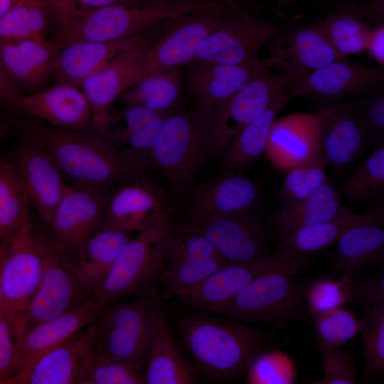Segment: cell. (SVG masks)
Here are the masks:
<instances>
[{
  "label": "cell",
  "mask_w": 384,
  "mask_h": 384,
  "mask_svg": "<svg viewBox=\"0 0 384 384\" xmlns=\"http://www.w3.org/2000/svg\"><path fill=\"white\" fill-rule=\"evenodd\" d=\"M383 79V68L370 67L343 58L295 79L285 91L291 100L302 95L340 98L373 90Z\"/></svg>",
  "instance_id": "22"
},
{
  "label": "cell",
  "mask_w": 384,
  "mask_h": 384,
  "mask_svg": "<svg viewBox=\"0 0 384 384\" xmlns=\"http://www.w3.org/2000/svg\"><path fill=\"white\" fill-rule=\"evenodd\" d=\"M159 0H69L68 10L63 18L71 13L82 12L112 5H141Z\"/></svg>",
  "instance_id": "55"
},
{
  "label": "cell",
  "mask_w": 384,
  "mask_h": 384,
  "mask_svg": "<svg viewBox=\"0 0 384 384\" xmlns=\"http://www.w3.org/2000/svg\"><path fill=\"white\" fill-rule=\"evenodd\" d=\"M316 114L297 113L276 119L265 151L278 166L289 169L307 159L315 150Z\"/></svg>",
  "instance_id": "33"
},
{
  "label": "cell",
  "mask_w": 384,
  "mask_h": 384,
  "mask_svg": "<svg viewBox=\"0 0 384 384\" xmlns=\"http://www.w3.org/2000/svg\"><path fill=\"white\" fill-rule=\"evenodd\" d=\"M321 352L324 378L316 384H355L357 364L351 354L341 346H333L316 340Z\"/></svg>",
  "instance_id": "48"
},
{
  "label": "cell",
  "mask_w": 384,
  "mask_h": 384,
  "mask_svg": "<svg viewBox=\"0 0 384 384\" xmlns=\"http://www.w3.org/2000/svg\"><path fill=\"white\" fill-rule=\"evenodd\" d=\"M169 114L157 112L140 106H125L117 113H110L105 123L95 134L114 146L122 156L143 169L148 165L149 153Z\"/></svg>",
  "instance_id": "24"
},
{
  "label": "cell",
  "mask_w": 384,
  "mask_h": 384,
  "mask_svg": "<svg viewBox=\"0 0 384 384\" xmlns=\"http://www.w3.org/2000/svg\"><path fill=\"white\" fill-rule=\"evenodd\" d=\"M48 243L36 237L31 217L8 240L1 267L3 310L14 329L16 346L42 278Z\"/></svg>",
  "instance_id": "6"
},
{
  "label": "cell",
  "mask_w": 384,
  "mask_h": 384,
  "mask_svg": "<svg viewBox=\"0 0 384 384\" xmlns=\"http://www.w3.org/2000/svg\"><path fill=\"white\" fill-rule=\"evenodd\" d=\"M334 8L350 12L370 28L384 23V0H373L366 3L354 1Z\"/></svg>",
  "instance_id": "53"
},
{
  "label": "cell",
  "mask_w": 384,
  "mask_h": 384,
  "mask_svg": "<svg viewBox=\"0 0 384 384\" xmlns=\"http://www.w3.org/2000/svg\"><path fill=\"white\" fill-rule=\"evenodd\" d=\"M247 5H228L213 31L198 46L191 63L238 64L258 51L291 23L262 18Z\"/></svg>",
  "instance_id": "7"
},
{
  "label": "cell",
  "mask_w": 384,
  "mask_h": 384,
  "mask_svg": "<svg viewBox=\"0 0 384 384\" xmlns=\"http://www.w3.org/2000/svg\"><path fill=\"white\" fill-rule=\"evenodd\" d=\"M272 68L289 77L300 76L343 58L330 46L314 23L292 26L266 44Z\"/></svg>",
  "instance_id": "18"
},
{
  "label": "cell",
  "mask_w": 384,
  "mask_h": 384,
  "mask_svg": "<svg viewBox=\"0 0 384 384\" xmlns=\"http://www.w3.org/2000/svg\"><path fill=\"white\" fill-rule=\"evenodd\" d=\"M146 358V383L189 384L195 381V371L181 353L164 313L154 308Z\"/></svg>",
  "instance_id": "29"
},
{
  "label": "cell",
  "mask_w": 384,
  "mask_h": 384,
  "mask_svg": "<svg viewBox=\"0 0 384 384\" xmlns=\"http://www.w3.org/2000/svg\"><path fill=\"white\" fill-rule=\"evenodd\" d=\"M157 31H146L117 53L81 85L92 109L89 130L95 132L111 113L113 103L127 89L128 81L140 55L156 38Z\"/></svg>",
  "instance_id": "19"
},
{
  "label": "cell",
  "mask_w": 384,
  "mask_h": 384,
  "mask_svg": "<svg viewBox=\"0 0 384 384\" xmlns=\"http://www.w3.org/2000/svg\"><path fill=\"white\" fill-rule=\"evenodd\" d=\"M146 383L144 361H124L95 352L82 384Z\"/></svg>",
  "instance_id": "44"
},
{
  "label": "cell",
  "mask_w": 384,
  "mask_h": 384,
  "mask_svg": "<svg viewBox=\"0 0 384 384\" xmlns=\"http://www.w3.org/2000/svg\"><path fill=\"white\" fill-rule=\"evenodd\" d=\"M370 57L380 66L384 65V23L370 28L366 46Z\"/></svg>",
  "instance_id": "56"
},
{
  "label": "cell",
  "mask_w": 384,
  "mask_h": 384,
  "mask_svg": "<svg viewBox=\"0 0 384 384\" xmlns=\"http://www.w3.org/2000/svg\"><path fill=\"white\" fill-rule=\"evenodd\" d=\"M267 68H272L267 57L259 56L238 64L191 63L183 76V87L193 98L194 105L210 114Z\"/></svg>",
  "instance_id": "20"
},
{
  "label": "cell",
  "mask_w": 384,
  "mask_h": 384,
  "mask_svg": "<svg viewBox=\"0 0 384 384\" xmlns=\"http://www.w3.org/2000/svg\"><path fill=\"white\" fill-rule=\"evenodd\" d=\"M350 209L341 203L338 189L329 178L306 198L283 203L272 216L277 232L283 238L305 226L340 216Z\"/></svg>",
  "instance_id": "34"
},
{
  "label": "cell",
  "mask_w": 384,
  "mask_h": 384,
  "mask_svg": "<svg viewBox=\"0 0 384 384\" xmlns=\"http://www.w3.org/2000/svg\"><path fill=\"white\" fill-rule=\"evenodd\" d=\"M282 358H280L281 359ZM279 354L258 355L248 368L247 380L250 383H289L291 379L284 375V364H277ZM289 375V374H286ZM290 376V375H289Z\"/></svg>",
  "instance_id": "51"
},
{
  "label": "cell",
  "mask_w": 384,
  "mask_h": 384,
  "mask_svg": "<svg viewBox=\"0 0 384 384\" xmlns=\"http://www.w3.org/2000/svg\"><path fill=\"white\" fill-rule=\"evenodd\" d=\"M208 119L195 105L177 108L166 117L151 149L148 164L163 174L175 192L187 186L207 151Z\"/></svg>",
  "instance_id": "5"
},
{
  "label": "cell",
  "mask_w": 384,
  "mask_h": 384,
  "mask_svg": "<svg viewBox=\"0 0 384 384\" xmlns=\"http://www.w3.org/2000/svg\"><path fill=\"white\" fill-rule=\"evenodd\" d=\"M130 239L129 233L102 227L80 247L75 265L94 293Z\"/></svg>",
  "instance_id": "37"
},
{
  "label": "cell",
  "mask_w": 384,
  "mask_h": 384,
  "mask_svg": "<svg viewBox=\"0 0 384 384\" xmlns=\"http://www.w3.org/2000/svg\"><path fill=\"white\" fill-rule=\"evenodd\" d=\"M25 121L68 183L114 192L139 182L142 169L126 160L108 139L89 131L54 127L33 118Z\"/></svg>",
  "instance_id": "1"
},
{
  "label": "cell",
  "mask_w": 384,
  "mask_h": 384,
  "mask_svg": "<svg viewBox=\"0 0 384 384\" xmlns=\"http://www.w3.org/2000/svg\"><path fill=\"white\" fill-rule=\"evenodd\" d=\"M364 307L361 330L364 375L373 378L384 368V304Z\"/></svg>",
  "instance_id": "46"
},
{
  "label": "cell",
  "mask_w": 384,
  "mask_h": 384,
  "mask_svg": "<svg viewBox=\"0 0 384 384\" xmlns=\"http://www.w3.org/2000/svg\"><path fill=\"white\" fill-rule=\"evenodd\" d=\"M23 103L31 118L50 126L81 131L90 127L92 109L79 87L57 83L38 92L25 95Z\"/></svg>",
  "instance_id": "28"
},
{
  "label": "cell",
  "mask_w": 384,
  "mask_h": 384,
  "mask_svg": "<svg viewBox=\"0 0 384 384\" xmlns=\"http://www.w3.org/2000/svg\"><path fill=\"white\" fill-rule=\"evenodd\" d=\"M94 323L41 356L17 384H82L95 353Z\"/></svg>",
  "instance_id": "25"
},
{
  "label": "cell",
  "mask_w": 384,
  "mask_h": 384,
  "mask_svg": "<svg viewBox=\"0 0 384 384\" xmlns=\"http://www.w3.org/2000/svg\"><path fill=\"white\" fill-rule=\"evenodd\" d=\"M314 23L342 58L366 51L370 28L350 12L334 8L325 17Z\"/></svg>",
  "instance_id": "40"
},
{
  "label": "cell",
  "mask_w": 384,
  "mask_h": 384,
  "mask_svg": "<svg viewBox=\"0 0 384 384\" xmlns=\"http://www.w3.org/2000/svg\"><path fill=\"white\" fill-rule=\"evenodd\" d=\"M226 5H245L243 4L246 1H252L257 0H218Z\"/></svg>",
  "instance_id": "61"
},
{
  "label": "cell",
  "mask_w": 384,
  "mask_h": 384,
  "mask_svg": "<svg viewBox=\"0 0 384 384\" xmlns=\"http://www.w3.org/2000/svg\"><path fill=\"white\" fill-rule=\"evenodd\" d=\"M257 183L246 176L225 174L200 185L189 203L191 223L238 211L253 210L260 198Z\"/></svg>",
  "instance_id": "27"
},
{
  "label": "cell",
  "mask_w": 384,
  "mask_h": 384,
  "mask_svg": "<svg viewBox=\"0 0 384 384\" xmlns=\"http://www.w3.org/2000/svg\"><path fill=\"white\" fill-rule=\"evenodd\" d=\"M180 228L205 238L230 263L272 256L267 247L264 225L254 209L216 215Z\"/></svg>",
  "instance_id": "15"
},
{
  "label": "cell",
  "mask_w": 384,
  "mask_h": 384,
  "mask_svg": "<svg viewBox=\"0 0 384 384\" xmlns=\"http://www.w3.org/2000/svg\"><path fill=\"white\" fill-rule=\"evenodd\" d=\"M328 166L326 160L315 146L307 159L290 167L280 191L284 203L302 200L318 189L329 179Z\"/></svg>",
  "instance_id": "43"
},
{
  "label": "cell",
  "mask_w": 384,
  "mask_h": 384,
  "mask_svg": "<svg viewBox=\"0 0 384 384\" xmlns=\"http://www.w3.org/2000/svg\"><path fill=\"white\" fill-rule=\"evenodd\" d=\"M106 307L92 298L74 309L28 329L17 343L15 384L41 356L92 324Z\"/></svg>",
  "instance_id": "23"
},
{
  "label": "cell",
  "mask_w": 384,
  "mask_h": 384,
  "mask_svg": "<svg viewBox=\"0 0 384 384\" xmlns=\"http://www.w3.org/2000/svg\"><path fill=\"white\" fill-rule=\"evenodd\" d=\"M58 46L47 38L0 41V62L9 79L25 95L44 90L53 75Z\"/></svg>",
  "instance_id": "26"
},
{
  "label": "cell",
  "mask_w": 384,
  "mask_h": 384,
  "mask_svg": "<svg viewBox=\"0 0 384 384\" xmlns=\"http://www.w3.org/2000/svg\"><path fill=\"white\" fill-rule=\"evenodd\" d=\"M383 206L363 213L351 210L338 217L303 227L283 238L277 256L286 258H309L331 246L352 226L373 217Z\"/></svg>",
  "instance_id": "35"
},
{
  "label": "cell",
  "mask_w": 384,
  "mask_h": 384,
  "mask_svg": "<svg viewBox=\"0 0 384 384\" xmlns=\"http://www.w3.org/2000/svg\"><path fill=\"white\" fill-rule=\"evenodd\" d=\"M289 100L285 88L279 90L265 112L238 134L223 155V171H232L248 166L258 159L265 151L277 117Z\"/></svg>",
  "instance_id": "36"
},
{
  "label": "cell",
  "mask_w": 384,
  "mask_h": 384,
  "mask_svg": "<svg viewBox=\"0 0 384 384\" xmlns=\"http://www.w3.org/2000/svg\"><path fill=\"white\" fill-rule=\"evenodd\" d=\"M168 262L159 275L164 289L183 297L220 267L230 264L203 236L188 232L172 234Z\"/></svg>",
  "instance_id": "17"
},
{
  "label": "cell",
  "mask_w": 384,
  "mask_h": 384,
  "mask_svg": "<svg viewBox=\"0 0 384 384\" xmlns=\"http://www.w3.org/2000/svg\"><path fill=\"white\" fill-rule=\"evenodd\" d=\"M314 142L329 166L339 172L356 162L370 145L351 102L316 114Z\"/></svg>",
  "instance_id": "21"
},
{
  "label": "cell",
  "mask_w": 384,
  "mask_h": 384,
  "mask_svg": "<svg viewBox=\"0 0 384 384\" xmlns=\"http://www.w3.org/2000/svg\"><path fill=\"white\" fill-rule=\"evenodd\" d=\"M26 0H0V17L13 6Z\"/></svg>",
  "instance_id": "60"
},
{
  "label": "cell",
  "mask_w": 384,
  "mask_h": 384,
  "mask_svg": "<svg viewBox=\"0 0 384 384\" xmlns=\"http://www.w3.org/2000/svg\"><path fill=\"white\" fill-rule=\"evenodd\" d=\"M29 203L14 161L0 162V243L30 218Z\"/></svg>",
  "instance_id": "41"
},
{
  "label": "cell",
  "mask_w": 384,
  "mask_h": 384,
  "mask_svg": "<svg viewBox=\"0 0 384 384\" xmlns=\"http://www.w3.org/2000/svg\"><path fill=\"white\" fill-rule=\"evenodd\" d=\"M171 236L169 220L138 232L124 247L93 299L107 306L146 289L163 270Z\"/></svg>",
  "instance_id": "4"
},
{
  "label": "cell",
  "mask_w": 384,
  "mask_h": 384,
  "mask_svg": "<svg viewBox=\"0 0 384 384\" xmlns=\"http://www.w3.org/2000/svg\"><path fill=\"white\" fill-rule=\"evenodd\" d=\"M16 340L4 310L0 313V384H15L17 377Z\"/></svg>",
  "instance_id": "50"
},
{
  "label": "cell",
  "mask_w": 384,
  "mask_h": 384,
  "mask_svg": "<svg viewBox=\"0 0 384 384\" xmlns=\"http://www.w3.org/2000/svg\"><path fill=\"white\" fill-rule=\"evenodd\" d=\"M228 5L204 9L176 19L166 32L140 55L127 89L160 70L189 64L200 43L215 28Z\"/></svg>",
  "instance_id": "10"
},
{
  "label": "cell",
  "mask_w": 384,
  "mask_h": 384,
  "mask_svg": "<svg viewBox=\"0 0 384 384\" xmlns=\"http://www.w3.org/2000/svg\"><path fill=\"white\" fill-rule=\"evenodd\" d=\"M166 220V210L154 192L140 182L130 183L111 194L102 227L131 233Z\"/></svg>",
  "instance_id": "31"
},
{
  "label": "cell",
  "mask_w": 384,
  "mask_h": 384,
  "mask_svg": "<svg viewBox=\"0 0 384 384\" xmlns=\"http://www.w3.org/2000/svg\"><path fill=\"white\" fill-rule=\"evenodd\" d=\"M373 90L371 94L351 103L369 144L376 146L383 143L384 97L383 92L372 93Z\"/></svg>",
  "instance_id": "49"
},
{
  "label": "cell",
  "mask_w": 384,
  "mask_h": 384,
  "mask_svg": "<svg viewBox=\"0 0 384 384\" xmlns=\"http://www.w3.org/2000/svg\"><path fill=\"white\" fill-rule=\"evenodd\" d=\"M112 191L68 183L50 226L54 250L63 257H75L82 244L100 230L106 218Z\"/></svg>",
  "instance_id": "12"
},
{
  "label": "cell",
  "mask_w": 384,
  "mask_h": 384,
  "mask_svg": "<svg viewBox=\"0 0 384 384\" xmlns=\"http://www.w3.org/2000/svg\"><path fill=\"white\" fill-rule=\"evenodd\" d=\"M57 20V11L50 0H26L0 17V41L47 38Z\"/></svg>",
  "instance_id": "39"
},
{
  "label": "cell",
  "mask_w": 384,
  "mask_h": 384,
  "mask_svg": "<svg viewBox=\"0 0 384 384\" xmlns=\"http://www.w3.org/2000/svg\"><path fill=\"white\" fill-rule=\"evenodd\" d=\"M292 80L265 68L209 114L207 151L223 155L238 134L267 109L275 95Z\"/></svg>",
  "instance_id": "8"
},
{
  "label": "cell",
  "mask_w": 384,
  "mask_h": 384,
  "mask_svg": "<svg viewBox=\"0 0 384 384\" xmlns=\"http://www.w3.org/2000/svg\"><path fill=\"white\" fill-rule=\"evenodd\" d=\"M8 240H4L0 243V313L3 310L4 307L3 292L1 285V267L8 245Z\"/></svg>",
  "instance_id": "57"
},
{
  "label": "cell",
  "mask_w": 384,
  "mask_h": 384,
  "mask_svg": "<svg viewBox=\"0 0 384 384\" xmlns=\"http://www.w3.org/2000/svg\"><path fill=\"white\" fill-rule=\"evenodd\" d=\"M221 4L218 0H159L71 13L58 19L52 41L59 48L75 41L112 42L129 38L164 21Z\"/></svg>",
  "instance_id": "2"
},
{
  "label": "cell",
  "mask_w": 384,
  "mask_h": 384,
  "mask_svg": "<svg viewBox=\"0 0 384 384\" xmlns=\"http://www.w3.org/2000/svg\"><path fill=\"white\" fill-rule=\"evenodd\" d=\"M24 97L9 79L0 62V109L13 121L31 119L24 107Z\"/></svg>",
  "instance_id": "52"
},
{
  "label": "cell",
  "mask_w": 384,
  "mask_h": 384,
  "mask_svg": "<svg viewBox=\"0 0 384 384\" xmlns=\"http://www.w3.org/2000/svg\"><path fill=\"white\" fill-rule=\"evenodd\" d=\"M294 274L274 271L249 284L215 313L239 321L282 324L300 313L306 284L292 278Z\"/></svg>",
  "instance_id": "9"
},
{
  "label": "cell",
  "mask_w": 384,
  "mask_h": 384,
  "mask_svg": "<svg viewBox=\"0 0 384 384\" xmlns=\"http://www.w3.org/2000/svg\"><path fill=\"white\" fill-rule=\"evenodd\" d=\"M314 3L320 6L329 8L330 9L346 3L358 1V0H311Z\"/></svg>",
  "instance_id": "58"
},
{
  "label": "cell",
  "mask_w": 384,
  "mask_h": 384,
  "mask_svg": "<svg viewBox=\"0 0 384 384\" xmlns=\"http://www.w3.org/2000/svg\"><path fill=\"white\" fill-rule=\"evenodd\" d=\"M138 36L112 42L75 41L61 46L53 63L54 79L57 83L81 87Z\"/></svg>",
  "instance_id": "32"
},
{
  "label": "cell",
  "mask_w": 384,
  "mask_h": 384,
  "mask_svg": "<svg viewBox=\"0 0 384 384\" xmlns=\"http://www.w3.org/2000/svg\"><path fill=\"white\" fill-rule=\"evenodd\" d=\"M15 122L18 139L14 163L29 203L44 222L50 225L68 183L47 149L25 119Z\"/></svg>",
  "instance_id": "13"
},
{
  "label": "cell",
  "mask_w": 384,
  "mask_h": 384,
  "mask_svg": "<svg viewBox=\"0 0 384 384\" xmlns=\"http://www.w3.org/2000/svg\"><path fill=\"white\" fill-rule=\"evenodd\" d=\"M6 135V129L2 123L0 122V144L4 140Z\"/></svg>",
  "instance_id": "62"
},
{
  "label": "cell",
  "mask_w": 384,
  "mask_h": 384,
  "mask_svg": "<svg viewBox=\"0 0 384 384\" xmlns=\"http://www.w3.org/2000/svg\"><path fill=\"white\" fill-rule=\"evenodd\" d=\"M57 11L58 17L65 14L68 10L69 0H50Z\"/></svg>",
  "instance_id": "59"
},
{
  "label": "cell",
  "mask_w": 384,
  "mask_h": 384,
  "mask_svg": "<svg viewBox=\"0 0 384 384\" xmlns=\"http://www.w3.org/2000/svg\"><path fill=\"white\" fill-rule=\"evenodd\" d=\"M183 87V72L180 67H174L145 77L124 90L117 100L125 106H140L170 114L178 108Z\"/></svg>",
  "instance_id": "38"
},
{
  "label": "cell",
  "mask_w": 384,
  "mask_h": 384,
  "mask_svg": "<svg viewBox=\"0 0 384 384\" xmlns=\"http://www.w3.org/2000/svg\"><path fill=\"white\" fill-rule=\"evenodd\" d=\"M343 196L350 203L370 199L384 193V144L371 154L343 181Z\"/></svg>",
  "instance_id": "42"
},
{
  "label": "cell",
  "mask_w": 384,
  "mask_h": 384,
  "mask_svg": "<svg viewBox=\"0 0 384 384\" xmlns=\"http://www.w3.org/2000/svg\"><path fill=\"white\" fill-rule=\"evenodd\" d=\"M178 326L193 361L203 373L216 378L244 373L264 348L260 332L238 322L186 315Z\"/></svg>",
  "instance_id": "3"
},
{
  "label": "cell",
  "mask_w": 384,
  "mask_h": 384,
  "mask_svg": "<svg viewBox=\"0 0 384 384\" xmlns=\"http://www.w3.org/2000/svg\"><path fill=\"white\" fill-rule=\"evenodd\" d=\"M93 296L75 262L58 254L48 241L42 278L27 312L24 332L88 302Z\"/></svg>",
  "instance_id": "14"
},
{
  "label": "cell",
  "mask_w": 384,
  "mask_h": 384,
  "mask_svg": "<svg viewBox=\"0 0 384 384\" xmlns=\"http://www.w3.org/2000/svg\"><path fill=\"white\" fill-rule=\"evenodd\" d=\"M152 309L144 297L107 305L94 323L95 352L114 359L144 361Z\"/></svg>",
  "instance_id": "11"
},
{
  "label": "cell",
  "mask_w": 384,
  "mask_h": 384,
  "mask_svg": "<svg viewBox=\"0 0 384 384\" xmlns=\"http://www.w3.org/2000/svg\"><path fill=\"white\" fill-rule=\"evenodd\" d=\"M355 284L364 306L384 304V277L383 272L375 274Z\"/></svg>",
  "instance_id": "54"
},
{
  "label": "cell",
  "mask_w": 384,
  "mask_h": 384,
  "mask_svg": "<svg viewBox=\"0 0 384 384\" xmlns=\"http://www.w3.org/2000/svg\"><path fill=\"white\" fill-rule=\"evenodd\" d=\"M309 261V258L286 259L275 255L252 262L230 263L181 299L192 308L215 312L257 277L274 271L295 274L306 270Z\"/></svg>",
  "instance_id": "16"
},
{
  "label": "cell",
  "mask_w": 384,
  "mask_h": 384,
  "mask_svg": "<svg viewBox=\"0 0 384 384\" xmlns=\"http://www.w3.org/2000/svg\"><path fill=\"white\" fill-rule=\"evenodd\" d=\"M316 340L333 346H342L361 332L362 319L352 311L337 307L311 313Z\"/></svg>",
  "instance_id": "45"
},
{
  "label": "cell",
  "mask_w": 384,
  "mask_h": 384,
  "mask_svg": "<svg viewBox=\"0 0 384 384\" xmlns=\"http://www.w3.org/2000/svg\"><path fill=\"white\" fill-rule=\"evenodd\" d=\"M356 292L353 279L343 276L339 279L324 278L314 282L307 286L304 297L311 314L343 306Z\"/></svg>",
  "instance_id": "47"
},
{
  "label": "cell",
  "mask_w": 384,
  "mask_h": 384,
  "mask_svg": "<svg viewBox=\"0 0 384 384\" xmlns=\"http://www.w3.org/2000/svg\"><path fill=\"white\" fill-rule=\"evenodd\" d=\"M331 259L332 270L340 277L353 276L381 260L384 254L383 208L370 218L347 230L338 240Z\"/></svg>",
  "instance_id": "30"
}]
</instances>
